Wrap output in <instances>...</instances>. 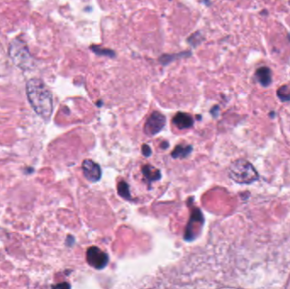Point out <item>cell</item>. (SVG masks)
I'll list each match as a JSON object with an SVG mask.
<instances>
[{
    "label": "cell",
    "mask_w": 290,
    "mask_h": 289,
    "mask_svg": "<svg viewBox=\"0 0 290 289\" xmlns=\"http://www.w3.org/2000/svg\"><path fill=\"white\" fill-rule=\"evenodd\" d=\"M27 99L37 115L48 120L53 112V97L45 84L37 78L28 81L26 86Z\"/></svg>",
    "instance_id": "cell-1"
},
{
    "label": "cell",
    "mask_w": 290,
    "mask_h": 289,
    "mask_svg": "<svg viewBox=\"0 0 290 289\" xmlns=\"http://www.w3.org/2000/svg\"><path fill=\"white\" fill-rule=\"evenodd\" d=\"M229 176L239 183H250L258 179V173L255 167L250 162L243 160L231 164Z\"/></svg>",
    "instance_id": "cell-2"
},
{
    "label": "cell",
    "mask_w": 290,
    "mask_h": 289,
    "mask_svg": "<svg viewBox=\"0 0 290 289\" xmlns=\"http://www.w3.org/2000/svg\"><path fill=\"white\" fill-rule=\"evenodd\" d=\"M10 55L14 63L22 70H28L32 67V58L27 43L21 39L12 41L10 47Z\"/></svg>",
    "instance_id": "cell-3"
},
{
    "label": "cell",
    "mask_w": 290,
    "mask_h": 289,
    "mask_svg": "<svg viewBox=\"0 0 290 289\" xmlns=\"http://www.w3.org/2000/svg\"><path fill=\"white\" fill-rule=\"evenodd\" d=\"M87 260L92 267L100 270L106 266L109 257L99 248L91 247L87 252Z\"/></svg>",
    "instance_id": "cell-4"
},
{
    "label": "cell",
    "mask_w": 290,
    "mask_h": 289,
    "mask_svg": "<svg viewBox=\"0 0 290 289\" xmlns=\"http://www.w3.org/2000/svg\"><path fill=\"white\" fill-rule=\"evenodd\" d=\"M165 125V117L162 114L159 112L152 113L145 123L144 131L148 135L153 136L160 132Z\"/></svg>",
    "instance_id": "cell-5"
},
{
    "label": "cell",
    "mask_w": 290,
    "mask_h": 289,
    "mask_svg": "<svg viewBox=\"0 0 290 289\" xmlns=\"http://www.w3.org/2000/svg\"><path fill=\"white\" fill-rule=\"evenodd\" d=\"M83 171L86 178L90 182H97L101 177V169L99 165L90 160L83 161Z\"/></svg>",
    "instance_id": "cell-6"
},
{
    "label": "cell",
    "mask_w": 290,
    "mask_h": 289,
    "mask_svg": "<svg viewBox=\"0 0 290 289\" xmlns=\"http://www.w3.org/2000/svg\"><path fill=\"white\" fill-rule=\"evenodd\" d=\"M173 123L179 129L183 130V129L191 127L194 124V121H193V118L188 114L178 113L173 118Z\"/></svg>",
    "instance_id": "cell-7"
},
{
    "label": "cell",
    "mask_w": 290,
    "mask_h": 289,
    "mask_svg": "<svg viewBox=\"0 0 290 289\" xmlns=\"http://www.w3.org/2000/svg\"><path fill=\"white\" fill-rule=\"evenodd\" d=\"M256 77L258 78L259 82L264 86L269 85L272 81L271 70H269L267 67H261L258 69L256 71Z\"/></svg>",
    "instance_id": "cell-8"
},
{
    "label": "cell",
    "mask_w": 290,
    "mask_h": 289,
    "mask_svg": "<svg viewBox=\"0 0 290 289\" xmlns=\"http://www.w3.org/2000/svg\"><path fill=\"white\" fill-rule=\"evenodd\" d=\"M192 148L190 146L189 147H184V146H178L173 151L172 156L174 158H183L185 156H188L189 153L191 152Z\"/></svg>",
    "instance_id": "cell-9"
},
{
    "label": "cell",
    "mask_w": 290,
    "mask_h": 289,
    "mask_svg": "<svg viewBox=\"0 0 290 289\" xmlns=\"http://www.w3.org/2000/svg\"><path fill=\"white\" fill-rule=\"evenodd\" d=\"M118 191H119V193L120 195L123 196L124 198H128L129 196H130V193H129V188H128V186L125 182H120L119 183V186H118Z\"/></svg>",
    "instance_id": "cell-10"
},
{
    "label": "cell",
    "mask_w": 290,
    "mask_h": 289,
    "mask_svg": "<svg viewBox=\"0 0 290 289\" xmlns=\"http://www.w3.org/2000/svg\"><path fill=\"white\" fill-rule=\"evenodd\" d=\"M278 96H279L280 99L282 100H290V89L287 88V87H283V88H281L278 91Z\"/></svg>",
    "instance_id": "cell-11"
},
{
    "label": "cell",
    "mask_w": 290,
    "mask_h": 289,
    "mask_svg": "<svg viewBox=\"0 0 290 289\" xmlns=\"http://www.w3.org/2000/svg\"><path fill=\"white\" fill-rule=\"evenodd\" d=\"M144 175L148 177L149 175L148 174H151V172H148V170L146 168L144 169ZM158 178H160V172H157L156 174H154V172L152 173V177H150V180H157Z\"/></svg>",
    "instance_id": "cell-12"
},
{
    "label": "cell",
    "mask_w": 290,
    "mask_h": 289,
    "mask_svg": "<svg viewBox=\"0 0 290 289\" xmlns=\"http://www.w3.org/2000/svg\"><path fill=\"white\" fill-rule=\"evenodd\" d=\"M143 154H144L145 156H150L151 150L149 149V146H147V145H144V146H143Z\"/></svg>",
    "instance_id": "cell-13"
}]
</instances>
